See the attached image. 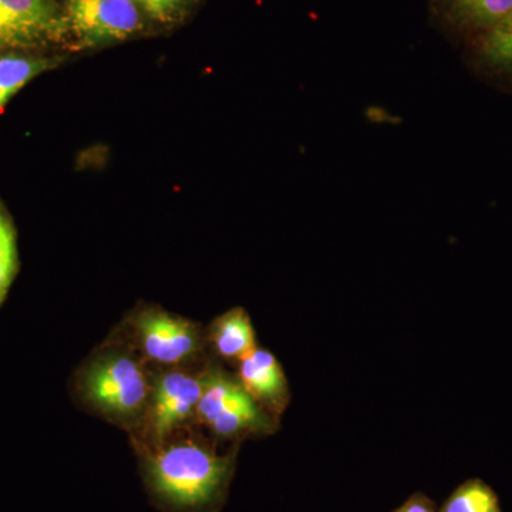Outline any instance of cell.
Segmentation results:
<instances>
[{"instance_id":"obj_14","label":"cell","mask_w":512,"mask_h":512,"mask_svg":"<svg viewBox=\"0 0 512 512\" xmlns=\"http://www.w3.org/2000/svg\"><path fill=\"white\" fill-rule=\"evenodd\" d=\"M16 238L12 224L0 207V302L5 298L16 272Z\"/></svg>"},{"instance_id":"obj_16","label":"cell","mask_w":512,"mask_h":512,"mask_svg":"<svg viewBox=\"0 0 512 512\" xmlns=\"http://www.w3.org/2000/svg\"><path fill=\"white\" fill-rule=\"evenodd\" d=\"M394 512H439L427 495L417 493Z\"/></svg>"},{"instance_id":"obj_7","label":"cell","mask_w":512,"mask_h":512,"mask_svg":"<svg viewBox=\"0 0 512 512\" xmlns=\"http://www.w3.org/2000/svg\"><path fill=\"white\" fill-rule=\"evenodd\" d=\"M136 326L144 353L164 365L184 362L200 346L197 328L170 313L143 312L137 316Z\"/></svg>"},{"instance_id":"obj_6","label":"cell","mask_w":512,"mask_h":512,"mask_svg":"<svg viewBox=\"0 0 512 512\" xmlns=\"http://www.w3.org/2000/svg\"><path fill=\"white\" fill-rule=\"evenodd\" d=\"M204 392V376L170 372L161 377L151 397L150 424L154 439L164 440L171 431L197 416Z\"/></svg>"},{"instance_id":"obj_15","label":"cell","mask_w":512,"mask_h":512,"mask_svg":"<svg viewBox=\"0 0 512 512\" xmlns=\"http://www.w3.org/2000/svg\"><path fill=\"white\" fill-rule=\"evenodd\" d=\"M140 10L160 23H171L180 18L191 0H134Z\"/></svg>"},{"instance_id":"obj_4","label":"cell","mask_w":512,"mask_h":512,"mask_svg":"<svg viewBox=\"0 0 512 512\" xmlns=\"http://www.w3.org/2000/svg\"><path fill=\"white\" fill-rule=\"evenodd\" d=\"M67 25L84 47L123 42L141 29L134 0H66Z\"/></svg>"},{"instance_id":"obj_3","label":"cell","mask_w":512,"mask_h":512,"mask_svg":"<svg viewBox=\"0 0 512 512\" xmlns=\"http://www.w3.org/2000/svg\"><path fill=\"white\" fill-rule=\"evenodd\" d=\"M82 390L93 406L120 420L140 416L150 393L144 370L123 353H109L94 360L84 372Z\"/></svg>"},{"instance_id":"obj_1","label":"cell","mask_w":512,"mask_h":512,"mask_svg":"<svg viewBox=\"0 0 512 512\" xmlns=\"http://www.w3.org/2000/svg\"><path fill=\"white\" fill-rule=\"evenodd\" d=\"M235 468L234 454H218L198 443H175L148 454V487L165 504L200 512L222 500Z\"/></svg>"},{"instance_id":"obj_9","label":"cell","mask_w":512,"mask_h":512,"mask_svg":"<svg viewBox=\"0 0 512 512\" xmlns=\"http://www.w3.org/2000/svg\"><path fill=\"white\" fill-rule=\"evenodd\" d=\"M471 66L481 79L512 92V8L497 25L470 43Z\"/></svg>"},{"instance_id":"obj_13","label":"cell","mask_w":512,"mask_h":512,"mask_svg":"<svg viewBox=\"0 0 512 512\" xmlns=\"http://www.w3.org/2000/svg\"><path fill=\"white\" fill-rule=\"evenodd\" d=\"M439 512H503L490 485L474 478L457 487Z\"/></svg>"},{"instance_id":"obj_2","label":"cell","mask_w":512,"mask_h":512,"mask_svg":"<svg viewBox=\"0 0 512 512\" xmlns=\"http://www.w3.org/2000/svg\"><path fill=\"white\" fill-rule=\"evenodd\" d=\"M197 417L222 439L272 433L275 429L271 414L259 406L238 379L222 370L204 375Z\"/></svg>"},{"instance_id":"obj_12","label":"cell","mask_w":512,"mask_h":512,"mask_svg":"<svg viewBox=\"0 0 512 512\" xmlns=\"http://www.w3.org/2000/svg\"><path fill=\"white\" fill-rule=\"evenodd\" d=\"M55 62L40 57L8 55L0 57V110L39 74L55 67Z\"/></svg>"},{"instance_id":"obj_10","label":"cell","mask_w":512,"mask_h":512,"mask_svg":"<svg viewBox=\"0 0 512 512\" xmlns=\"http://www.w3.org/2000/svg\"><path fill=\"white\" fill-rule=\"evenodd\" d=\"M448 22L474 42L510 12L512 0H437Z\"/></svg>"},{"instance_id":"obj_11","label":"cell","mask_w":512,"mask_h":512,"mask_svg":"<svg viewBox=\"0 0 512 512\" xmlns=\"http://www.w3.org/2000/svg\"><path fill=\"white\" fill-rule=\"evenodd\" d=\"M211 342L218 355L238 362L258 348L254 325L242 308L231 309L215 320L211 328Z\"/></svg>"},{"instance_id":"obj_5","label":"cell","mask_w":512,"mask_h":512,"mask_svg":"<svg viewBox=\"0 0 512 512\" xmlns=\"http://www.w3.org/2000/svg\"><path fill=\"white\" fill-rule=\"evenodd\" d=\"M67 33L66 13L53 0H0V47L57 42Z\"/></svg>"},{"instance_id":"obj_8","label":"cell","mask_w":512,"mask_h":512,"mask_svg":"<svg viewBox=\"0 0 512 512\" xmlns=\"http://www.w3.org/2000/svg\"><path fill=\"white\" fill-rule=\"evenodd\" d=\"M238 380L266 412H284L289 384L274 353L256 348L239 360Z\"/></svg>"}]
</instances>
